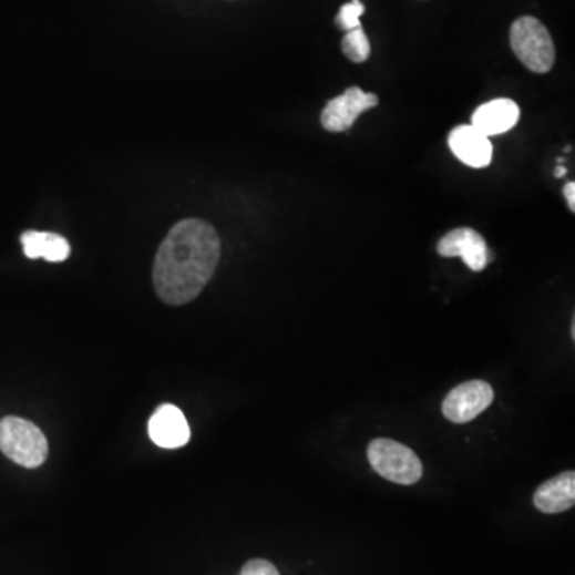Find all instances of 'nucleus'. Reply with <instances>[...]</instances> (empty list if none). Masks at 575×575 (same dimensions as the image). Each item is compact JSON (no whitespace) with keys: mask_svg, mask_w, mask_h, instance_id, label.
I'll return each instance as SVG.
<instances>
[{"mask_svg":"<svg viewBox=\"0 0 575 575\" xmlns=\"http://www.w3.org/2000/svg\"><path fill=\"white\" fill-rule=\"evenodd\" d=\"M220 258V238L204 219L179 220L155 256L154 288L170 306L194 301L212 280Z\"/></svg>","mask_w":575,"mask_h":575,"instance_id":"nucleus-1","label":"nucleus"},{"mask_svg":"<svg viewBox=\"0 0 575 575\" xmlns=\"http://www.w3.org/2000/svg\"><path fill=\"white\" fill-rule=\"evenodd\" d=\"M0 451L14 464L38 469L47 461L49 441L38 425L9 415L0 421Z\"/></svg>","mask_w":575,"mask_h":575,"instance_id":"nucleus-2","label":"nucleus"},{"mask_svg":"<svg viewBox=\"0 0 575 575\" xmlns=\"http://www.w3.org/2000/svg\"><path fill=\"white\" fill-rule=\"evenodd\" d=\"M510 45L521 63L535 74H547L555 64V43L537 18L516 20L510 29Z\"/></svg>","mask_w":575,"mask_h":575,"instance_id":"nucleus-3","label":"nucleus"},{"mask_svg":"<svg viewBox=\"0 0 575 575\" xmlns=\"http://www.w3.org/2000/svg\"><path fill=\"white\" fill-rule=\"evenodd\" d=\"M368 459L382 479L403 486L418 483L424 472L422 462L411 448L389 439L372 441L368 448Z\"/></svg>","mask_w":575,"mask_h":575,"instance_id":"nucleus-4","label":"nucleus"},{"mask_svg":"<svg viewBox=\"0 0 575 575\" xmlns=\"http://www.w3.org/2000/svg\"><path fill=\"white\" fill-rule=\"evenodd\" d=\"M494 390L490 383L484 381H469L452 389L444 398V418L450 419L454 424H466L479 418L481 412L487 410L493 404Z\"/></svg>","mask_w":575,"mask_h":575,"instance_id":"nucleus-5","label":"nucleus"},{"mask_svg":"<svg viewBox=\"0 0 575 575\" xmlns=\"http://www.w3.org/2000/svg\"><path fill=\"white\" fill-rule=\"evenodd\" d=\"M379 97L374 93H367L360 86H350L341 96L329 101L321 112V125L331 133H341L352 129L357 119L364 111L378 106Z\"/></svg>","mask_w":575,"mask_h":575,"instance_id":"nucleus-6","label":"nucleus"},{"mask_svg":"<svg viewBox=\"0 0 575 575\" xmlns=\"http://www.w3.org/2000/svg\"><path fill=\"white\" fill-rule=\"evenodd\" d=\"M439 253L443 258H461L473 273L486 269L494 259L483 235L472 227H459L444 235L439 242Z\"/></svg>","mask_w":575,"mask_h":575,"instance_id":"nucleus-7","label":"nucleus"},{"mask_svg":"<svg viewBox=\"0 0 575 575\" xmlns=\"http://www.w3.org/2000/svg\"><path fill=\"white\" fill-rule=\"evenodd\" d=\"M450 150L462 164L486 168L493 162V143L473 125H459L448 136Z\"/></svg>","mask_w":575,"mask_h":575,"instance_id":"nucleus-8","label":"nucleus"},{"mask_svg":"<svg viewBox=\"0 0 575 575\" xmlns=\"http://www.w3.org/2000/svg\"><path fill=\"white\" fill-rule=\"evenodd\" d=\"M150 437L157 446L164 450H176L189 443L191 429L183 411L173 404H162L152 414L150 421Z\"/></svg>","mask_w":575,"mask_h":575,"instance_id":"nucleus-9","label":"nucleus"},{"mask_svg":"<svg viewBox=\"0 0 575 575\" xmlns=\"http://www.w3.org/2000/svg\"><path fill=\"white\" fill-rule=\"evenodd\" d=\"M521 111L518 104L509 97H497L481 104L479 110L473 112L472 124L484 136L493 137L504 135L513 126L518 124Z\"/></svg>","mask_w":575,"mask_h":575,"instance_id":"nucleus-10","label":"nucleus"},{"mask_svg":"<svg viewBox=\"0 0 575 575\" xmlns=\"http://www.w3.org/2000/svg\"><path fill=\"white\" fill-rule=\"evenodd\" d=\"M575 504V473L564 472L545 481L534 494V505L542 513L555 515L573 509Z\"/></svg>","mask_w":575,"mask_h":575,"instance_id":"nucleus-11","label":"nucleus"},{"mask_svg":"<svg viewBox=\"0 0 575 575\" xmlns=\"http://www.w3.org/2000/svg\"><path fill=\"white\" fill-rule=\"evenodd\" d=\"M24 255L29 259H45L49 263H63L71 255V245L66 238L52 233L28 230L21 235Z\"/></svg>","mask_w":575,"mask_h":575,"instance_id":"nucleus-12","label":"nucleus"},{"mask_svg":"<svg viewBox=\"0 0 575 575\" xmlns=\"http://www.w3.org/2000/svg\"><path fill=\"white\" fill-rule=\"evenodd\" d=\"M342 52L353 63H364L370 58L371 45L363 28L347 32L346 38L342 39Z\"/></svg>","mask_w":575,"mask_h":575,"instance_id":"nucleus-13","label":"nucleus"},{"mask_svg":"<svg viewBox=\"0 0 575 575\" xmlns=\"http://www.w3.org/2000/svg\"><path fill=\"white\" fill-rule=\"evenodd\" d=\"M364 12H367V9H364L361 0H352V2L343 3L338 17H336V27L346 32L361 28L360 17L364 14Z\"/></svg>","mask_w":575,"mask_h":575,"instance_id":"nucleus-14","label":"nucleus"},{"mask_svg":"<svg viewBox=\"0 0 575 575\" xmlns=\"http://www.w3.org/2000/svg\"><path fill=\"white\" fill-rule=\"evenodd\" d=\"M240 575H280V573L273 563L266 562V559H251L242 567Z\"/></svg>","mask_w":575,"mask_h":575,"instance_id":"nucleus-15","label":"nucleus"},{"mask_svg":"<svg viewBox=\"0 0 575 575\" xmlns=\"http://www.w3.org/2000/svg\"><path fill=\"white\" fill-rule=\"evenodd\" d=\"M564 197H566L567 206H569L571 212H575V183L574 181H569V183L564 186Z\"/></svg>","mask_w":575,"mask_h":575,"instance_id":"nucleus-16","label":"nucleus"},{"mask_svg":"<svg viewBox=\"0 0 575 575\" xmlns=\"http://www.w3.org/2000/svg\"><path fill=\"white\" fill-rule=\"evenodd\" d=\"M566 173H567V170L564 168L563 165L556 166V172H555L556 178H564V176H566Z\"/></svg>","mask_w":575,"mask_h":575,"instance_id":"nucleus-17","label":"nucleus"}]
</instances>
